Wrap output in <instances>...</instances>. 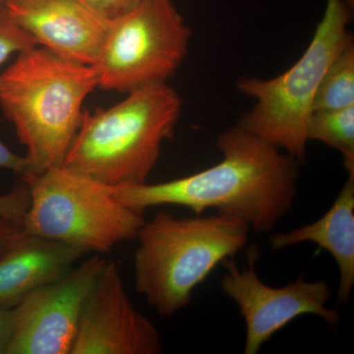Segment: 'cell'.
Returning a JSON list of instances; mask_svg holds the SVG:
<instances>
[{"label": "cell", "instance_id": "obj_13", "mask_svg": "<svg viewBox=\"0 0 354 354\" xmlns=\"http://www.w3.org/2000/svg\"><path fill=\"white\" fill-rule=\"evenodd\" d=\"M272 250L313 242L330 254L339 270L337 304L346 305L354 286V174H349L334 204L319 220L271 235Z\"/></svg>", "mask_w": 354, "mask_h": 354}, {"label": "cell", "instance_id": "obj_2", "mask_svg": "<svg viewBox=\"0 0 354 354\" xmlns=\"http://www.w3.org/2000/svg\"><path fill=\"white\" fill-rule=\"evenodd\" d=\"M99 88L92 65L36 46L0 73V109L27 149L31 171L62 167L81 121L83 104Z\"/></svg>", "mask_w": 354, "mask_h": 354}, {"label": "cell", "instance_id": "obj_8", "mask_svg": "<svg viewBox=\"0 0 354 354\" xmlns=\"http://www.w3.org/2000/svg\"><path fill=\"white\" fill-rule=\"evenodd\" d=\"M259 251L252 246L248 266L241 270L232 258L221 264L227 269L221 288L239 306L246 325L244 353L257 354L266 342L279 330L302 315H316L330 326L341 321V315L326 304L333 297L327 281H306L304 278L281 288L266 285L255 270Z\"/></svg>", "mask_w": 354, "mask_h": 354}, {"label": "cell", "instance_id": "obj_11", "mask_svg": "<svg viewBox=\"0 0 354 354\" xmlns=\"http://www.w3.org/2000/svg\"><path fill=\"white\" fill-rule=\"evenodd\" d=\"M9 15L38 46L66 59L94 65L111 19L87 0H4Z\"/></svg>", "mask_w": 354, "mask_h": 354}, {"label": "cell", "instance_id": "obj_9", "mask_svg": "<svg viewBox=\"0 0 354 354\" xmlns=\"http://www.w3.org/2000/svg\"><path fill=\"white\" fill-rule=\"evenodd\" d=\"M106 263L93 256L16 305L6 354H70L86 298Z\"/></svg>", "mask_w": 354, "mask_h": 354}, {"label": "cell", "instance_id": "obj_15", "mask_svg": "<svg viewBox=\"0 0 354 354\" xmlns=\"http://www.w3.org/2000/svg\"><path fill=\"white\" fill-rule=\"evenodd\" d=\"M354 106V43L337 55L319 86L313 113Z\"/></svg>", "mask_w": 354, "mask_h": 354}, {"label": "cell", "instance_id": "obj_4", "mask_svg": "<svg viewBox=\"0 0 354 354\" xmlns=\"http://www.w3.org/2000/svg\"><path fill=\"white\" fill-rule=\"evenodd\" d=\"M250 230L245 221L225 214L176 218L160 212L137 234V291L158 315H174L190 304L193 291L216 266L248 244Z\"/></svg>", "mask_w": 354, "mask_h": 354}, {"label": "cell", "instance_id": "obj_22", "mask_svg": "<svg viewBox=\"0 0 354 354\" xmlns=\"http://www.w3.org/2000/svg\"><path fill=\"white\" fill-rule=\"evenodd\" d=\"M0 1H2V0H0Z\"/></svg>", "mask_w": 354, "mask_h": 354}, {"label": "cell", "instance_id": "obj_1", "mask_svg": "<svg viewBox=\"0 0 354 354\" xmlns=\"http://www.w3.org/2000/svg\"><path fill=\"white\" fill-rule=\"evenodd\" d=\"M223 158L204 171L165 183L111 187L123 205L140 213L160 205L235 216L257 234L271 232L292 208L299 162L241 125L220 134Z\"/></svg>", "mask_w": 354, "mask_h": 354}, {"label": "cell", "instance_id": "obj_12", "mask_svg": "<svg viewBox=\"0 0 354 354\" xmlns=\"http://www.w3.org/2000/svg\"><path fill=\"white\" fill-rule=\"evenodd\" d=\"M88 253L82 247L25 232L0 254V309L12 308L62 278Z\"/></svg>", "mask_w": 354, "mask_h": 354}, {"label": "cell", "instance_id": "obj_14", "mask_svg": "<svg viewBox=\"0 0 354 354\" xmlns=\"http://www.w3.org/2000/svg\"><path fill=\"white\" fill-rule=\"evenodd\" d=\"M308 141H319L342 153L348 174H354V106L312 113Z\"/></svg>", "mask_w": 354, "mask_h": 354}, {"label": "cell", "instance_id": "obj_10", "mask_svg": "<svg viewBox=\"0 0 354 354\" xmlns=\"http://www.w3.org/2000/svg\"><path fill=\"white\" fill-rule=\"evenodd\" d=\"M155 325L135 308L120 269L106 260L91 288L70 354H160Z\"/></svg>", "mask_w": 354, "mask_h": 354}, {"label": "cell", "instance_id": "obj_6", "mask_svg": "<svg viewBox=\"0 0 354 354\" xmlns=\"http://www.w3.org/2000/svg\"><path fill=\"white\" fill-rule=\"evenodd\" d=\"M21 179L30 191L26 234L109 253L118 243L136 239L145 221L143 213L116 200L109 186L64 165Z\"/></svg>", "mask_w": 354, "mask_h": 354}, {"label": "cell", "instance_id": "obj_20", "mask_svg": "<svg viewBox=\"0 0 354 354\" xmlns=\"http://www.w3.org/2000/svg\"><path fill=\"white\" fill-rule=\"evenodd\" d=\"M25 234L22 225L0 216V254L7 250Z\"/></svg>", "mask_w": 354, "mask_h": 354}, {"label": "cell", "instance_id": "obj_16", "mask_svg": "<svg viewBox=\"0 0 354 354\" xmlns=\"http://www.w3.org/2000/svg\"><path fill=\"white\" fill-rule=\"evenodd\" d=\"M38 46L31 35L28 34L9 15L6 1H0V67L14 55H19Z\"/></svg>", "mask_w": 354, "mask_h": 354}, {"label": "cell", "instance_id": "obj_7", "mask_svg": "<svg viewBox=\"0 0 354 354\" xmlns=\"http://www.w3.org/2000/svg\"><path fill=\"white\" fill-rule=\"evenodd\" d=\"M189 27L171 0H149L111 19L97 62L99 88L127 93L165 83L185 59Z\"/></svg>", "mask_w": 354, "mask_h": 354}, {"label": "cell", "instance_id": "obj_18", "mask_svg": "<svg viewBox=\"0 0 354 354\" xmlns=\"http://www.w3.org/2000/svg\"><path fill=\"white\" fill-rule=\"evenodd\" d=\"M102 15L113 19L149 0H87Z\"/></svg>", "mask_w": 354, "mask_h": 354}, {"label": "cell", "instance_id": "obj_19", "mask_svg": "<svg viewBox=\"0 0 354 354\" xmlns=\"http://www.w3.org/2000/svg\"><path fill=\"white\" fill-rule=\"evenodd\" d=\"M0 169H9L20 176L31 171L27 158L16 155L0 141Z\"/></svg>", "mask_w": 354, "mask_h": 354}, {"label": "cell", "instance_id": "obj_3", "mask_svg": "<svg viewBox=\"0 0 354 354\" xmlns=\"http://www.w3.org/2000/svg\"><path fill=\"white\" fill-rule=\"evenodd\" d=\"M181 111L180 95L167 82L127 93L109 109H84L64 165L109 187L146 183Z\"/></svg>", "mask_w": 354, "mask_h": 354}, {"label": "cell", "instance_id": "obj_17", "mask_svg": "<svg viewBox=\"0 0 354 354\" xmlns=\"http://www.w3.org/2000/svg\"><path fill=\"white\" fill-rule=\"evenodd\" d=\"M29 206V188L22 181L10 192L0 196V216L22 225Z\"/></svg>", "mask_w": 354, "mask_h": 354}, {"label": "cell", "instance_id": "obj_21", "mask_svg": "<svg viewBox=\"0 0 354 354\" xmlns=\"http://www.w3.org/2000/svg\"><path fill=\"white\" fill-rule=\"evenodd\" d=\"M15 326V308L0 309V354H6Z\"/></svg>", "mask_w": 354, "mask_h": 354}, {"label": "cell", "instance_id": "obj_5", "mask_svg": "<svg viewBox=\"0 0 354 354\" xmlns=\"http://www.w3.org/2000/svg\"><path fill=\"white\" fill-rule=\"evenodd\" d=\"M349 21L351 8L344 0H327L308 48L290 69L272 79L237 80V90L255 102L239 125L302 162L317 91L330 65L353 41Z\"/></svg>", "mask_w": 354, "mask_h": 354}]
</instances>
